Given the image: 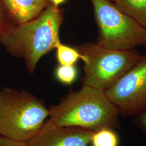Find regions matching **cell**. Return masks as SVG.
Returning a JSON list of instances; mask_svg holds the SVG:
<instances>
[{
    "label": "cell",
    "mask_w": 146,
    "mask_h": 146,
    "mask_svg": "<svg viewBox=\"0 0 146 146\" xmlns=\"http://www.w3.org/2000/svg\"><path fill=\"white\" fill-rule=\"evenodd\" d=\"M62 11L50 4L36 18L13 25L0 35V43L11 55L22 58L33 74L39 60L61 42Z\"/></svg>",
    "instance_id": "1"
},
{
    "label": "cell",
    "mask_w": 146,
    "mask_h": 146,
    "mask_svg": "<svg viewBox=\"0 0 146 146\" xmlns=\"http://www.w3.org/2000/svg\"><path fill=\"white\" fill-rule=\"evenodd\" d=\"M49 111L50 120L57 125L94 131L117 127L120 114L104 90L84 85L51 106Z\"/></svg>",
    "instance_id": "2"
},
{
    "label": "cell",
    "mask_w": 146,
    "mask_h": 146,
    "mask_svg": "<svg viewBox=\"0 0 146 146\" xmlns=\"http://www.w3.org/2000/svg\"><path fill=\"white\" fill-rule=\"evenodd\" d=\"M49 109L41 100L25 90H0V135L27 142L42 128Z\"/></svg>",
    "instance_id": "3"
},
{
    "label": "cell",
    "mask_w": 146,
    "mask_h": 146,
    "mask_svg": "<svg viewBox=\"0 0 146 146\" xmlns=\"http://www.w3.org/2000/svg\"><path fill=\"white\" fill-rule=\"evenodd\" d=\"M75 48L84 62L83 85L104 91L142 57L135 49L113 50L93 42H85Z\"/></svg>",
    "instance_id": "4"
},
{
    "label": "cell",
    "mask_w": 146,
    "mask_h": 146,
    "mask_svg": "<svg viewBox=\"0 0 146 146\" xmlns=\"http://www.w3.org/2000/svg\"><path fill=\"white\" fill-rule=\"evenodd\" d=\"M98 27L96 43L118 50L146 45V28L108 0H90Z\"/></svg>",
    "instance_id": "5"
},
{
    "label": "cell",
    "mask_w": 146,
    "mask_h": 146,
    "mask_svg": "<svg viewBox=\"0 0 146 146\" xmlns=\"http://www.w3.org/2000/svg\"><path fill=\"white\" fill-rule=\"evenodd\" d=\"M120 114L135 115L146 108V55L105 91Z\"/></svg>",
    "instance_id": "6"
},
{
    "label": "cell",
    "mask_w": 146,
    "mask_h": 146,
    "mask_svg": "<svg viewBox=\"0 0 146 146\" xmlns=\"http://www.w3.org/2000/svg\"><path fill=\"white\" fill-rule=\"evenodd\" d=\"M93 133L81 128L60 126L49 119L27 142L28 146H88Z\"/></svg>",
    "instance_id": "7"
},
{
    "label": "cell",
    "mask_w": 146,
    "mask_h": 146,
    "mask_svg": "<svg viewBox=\"0 0 146 146\" xmlns=\"http://www.w3.org/2000/svg\"><path fill=\"white\" fill-rule=\"evenodd\" d=\"M13 25L36 18L49 5V0H1Z\"/></svg>",
    "instance_id": "8"
},
{
    "label": "cell",
    "mask_w": 146,
    "mask_h": 146,
    "mask_svg": "<svg viewBox=\"0 0 146 146\" xmlns=\"http://www.w3.org/2000/svg\"><path fill=\"white\" fill-rule=\"evenodd\" d=\"M114 5L146 28V0H115Z\"/></svg>",
    "instance_id": "9"
},
{
    "label": "cell",
    "mask_w": 146,
    "mask_h": 146,
    "mask_svg": "<svg viewBox=\"0 0 146 146\" xmlns=\"http://www.w3.org/2000/svg\"><path fill=\"white\" fill-rule=\"evenodd\" d=\"M90 144L91 146H119V139L113 128H104L94 131Z\"/></svg>",
    "instance_id": "10"
},
{
    "label": "cell",
    "mask_w": 146,
    "mask_h": 146,
    "mask_svg": "<svg viewBox=\"0 0 146 146\" xmlns=\"http://www.w3.org/2000/svg\"><path fill=\"white\" fill-rule=\"evenodd\" d=\"M56 58L60 65H75L79 59H82V55L75 47H70L60 42L55 48Z\"/></svg>",
    "instance_id": "11"
},
{
    "label": "cell",
    "mask_w": 146,
    "mask_h": 146,
    "mask_svg": "<svg viewBox=\"0 0 146 146\" xmlns=\"http://www.w3.org/2000/svg\"><path fill=\"white\" fill-rule=\"evenodd\" d=\"M78 70L75 65H59L55 70V76L60 83L70 86L78 78Z\"/></svg>",
    "instance_id": "12"
},
{
    "label": "cell",
    "mask_w": 146,
    "mask_h": 146,
    "mask_svg": "<svg viewBox=\"0 0 146 146\" xmlns=\"http://www.w3.org/2000/svg\"><path fill=\"white\" fill-rule=\"evenodd\" d=\"M12 26L13 24L0 0V35Z\"/></svg>",
    "instance_id": "13"
},
{
    "label": "cell",
    "mask_w": 146,
    "mask_h": 146,
    "mask_svg": "<svg viewBox=\"0 0 146 146\" xmlns=\"http://www.w3.org/2000/svg\"><path fill=\"white\" fill-rule=\"evenodd\" d=\"M0 146H28L27 142L16 140L0 135Z\"/></svg>",
    "instance_id": "14"
},
{
    "label": "cell",
    "mask_w": 146,
    "mask_h": 146,
    "mask_svg": "<svg viewBox=\"0 0 146 146\" xmlns=\"http://www.w3.org/2000/svg\"><path fill=\"white\" fill-rule=\"evenodd\" d=\"M137 125L146 133V112L141 114L137 119Z\"/></svg>",
    "instance_id": "15"
},
{
    "label": "cell",
    "mask_w": 146,
    "mask_h": 146,
    "mask_svg": "<svg viewBox=\"0 0 146 146\" xmlns=\"http://www.w3.org/2000/svg\"><path fill=\"white\" fill-rule=\"evenodd\" d=\"M50 2H52V4L58 7V6L63 3V2H64L66 1V0H49Z\"/></svg>",
    "instance_id": "16"
},
{
    "label": "cell",
    "mask_w": 146,
    "mask_h": 146,
    "mask_svg": "<svg viewBox=\"0 0 146 146\" xmlns=\"http://www.w3.org/2000/svg\"><path fill=\"white\" fill-rule=\"evenodd\" d=\"M108 1H110V2H114L115 0H108Z\"/></svg>",
    "instance_id": "17"
},
{
    "label": "cell",
    "mask_w": 146,
    "mask_h": 146,
    "mask_svg": "<svg viewBox=\"0 0 146 146\" xmlns=\"http://www.w3.org/2000/svg\"><path fill=\"white\" fill-rule=\"evenodd\" d=\"M1 43H0V46H1Z\"/></svg>",
    "instance_id": "18"
},
{
    "label": "cell",
    "mask_w": 146,
    "mask_h": 146,
    "mask_svg": "<svg viewBox=\"0 0 146 146\" xmlns=\"http://www.w3.org/2000/svg\"><path fill=\"white\" fill-rule=\"evenodd\" d=\"M145 47H146V46H145Z\"/></svg>",
    "instance_id": "19"
}]
</instances>
